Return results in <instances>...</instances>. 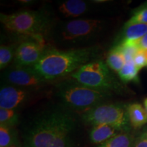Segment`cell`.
<instances>
[{"instance_id":"obj_1","label":"cell","mask_w":147,"mask_h":147,"mask_svg":"<svg viewBox=\"0 0 147 147\" xmlns=\"http://www.w3.org/2000/svg\"><path fill=\"white\" fill-rule=\"evenodd\" d=\"M23 129L24 147H73L78 119L72 110L57 102L43 106Z\"/></svg>"},{"instance_id":"obj_2","label":"cell","mask_w":147,"mask_h":147,"mask_svg":"<svg viewBox=\"0 0 147 147\" xmlns=\"http://www.w3.org/2000/svg\"><path fill=\"white\" fill-rule=\"evenodd\" d=\"M100 53L97 47L63 50L47 47L34 69L46 80L52 82L72 74L82 66L97 60Z\"/></svg>"},{"instance_id":"obj_3","label":"cell","mask_w":147,"mask_h":147,"mask_svg":"<svg viewBox=\"0 0 147 147\" xmlns=\"http://www.w3.org/2000/svg\"><path fill=\"white\" fill-rule=\"evenodd\" d=\"M107 21L97 18H76L53 22L47 37L51 42L65 50L85 48L103 36Z\"/></svg>"},{"instance_id":"obj_4","label":"cell","mask_w":147,"mask_h":147,"mask_svg":"<svg viewBox=\"0 0 147 147\" xmlns=\"http://www.w3.org/2000/svg\"><path fill=\"white\" fill-rule=\"evenodd\" d=\"M53 95L57 99L58 103L68 109L84 113L106 104L111 93L87 87L71 78L55 84Z\"/></svg>"},{"instance_id":"obj_5","label":"cell","mask_w":147,"mask_h":147,"mask_svg":"<svg viewBox=\"0 0 147 147\" xmlns=\"http://www.w3.org/2000/svg\"><path fill=\"white\" fill-rule=\"evenodd\" d=\"M0 21L9 32L25 37L47 36L53 23L50 14L44 10H23L0 14Z\"/></svg>"},{"instance_id":"obj_6","label":"cell","mask_w":147,"mask_h":147,"mask_svg":"<svg viewBox=\"0 0 147 147\" xmlns=\"http://www.w3.org/2000/svg\"><path fill=\"white\" fill-rule=\"evenodd\" d=\"M71 78L87 87L110 91L117 87V81L110 72L107 63L97 59L82 66L71 74Z\"/></svg>"},{"instance_id":"obj_7","label":"cell","mask_w":147,"mask_h":147,"mask_svg":"<svg viewBox=\"0 0 147 147\" xmlns=\"http://www.w3.org/2000/svg\"><path fill=\"white\" fill-rule=\"evenodd\" d=\"M82 119L93 126L106 124L119 130H125L129 121L127 111L121 106L115 104H104L84 112Z\"/></svg>"},{"instance_id":"obj_8","label":"cell","mask_w":147,"mask_h":147,"mask_svg":"<svg viewBox=\"0 0 147 147\" xmlns=\"http://www.w3.org/2000/svg\"><path fill=\"white\" fill-rule=\"evenodd\" d=\"M1 78L3 83L38 89H42L52 82L43 78L33 67L18 66L14 64L4 69Z\"/></svg>"},{"instance_id":"obj_9","label":"cell","mask_w":147,"mask_h":147,"mask_svg":"<svg viewBox=\"0 0 147 147\" xmlns=\"http://www.w3.org/2000/svg\"><path fill=\"white\" fill-rule=\"evenodd\" d=\"M42 89L21 87L1 83L0 89V108L17 110L27 105L39 96Z\"/></svg>"},{"instance_id":"obj_10","label":"cell","mask_w":147,"mask_h":147,"mask_svg":"<svg viewBox=\"0 0 147 147\" xmlns=\"http://www.w3.org/2000/svg\"><path fill=\"white\" fill-rule=\"evenodd\" d=\"M47 47L44 37H26L18 45L13 64L33 67L39 61Z\"/></svg>"},{"instance_id":"obj_11","label":"cell","mask_w":147,"mask_h":147,"mask_svg":"<svg viewBox=\"0 0 147 147\" xmlns=\"http://www.w3.org/2000/svg\"><path fill=\"white\" fill-rule=\"evenodd\" d=\"M93 8V3L83 0H67L57 3L58 12L64 18H74L89 13Z\"/></svg>"},{"instance_id":"obj_12","label":"cell","mask_w":147,"mask_h":147,"mask_svg":"<svg viewBox=\"0 0 147 147\" xmlns=\"http://www.w3.org/2000/svg\"><path fill=\"white\" fill-rule=\"evenodd\" d=\"M119 130L106 124H99L93 126L90 132V140L95 144H101L115 136Z\"/></svg>"},{"instance_id":"obj_13","label":"cell","mask_w":147,"mask_h":147,"mask_svg":"<svg viewBox=\"0 0 147 147\" xmlns=\"http://www.w3.org/2000/svg\"><path fill=\"white\" fill-rule=\"evenodd\" d=\"M129 122L134 128H138L147 123V112L139 104H133L127 107Z\"/></svg>"},{"instance_id":"obj_14","label":"cell","mask_w":147,"mask_h":147,"mask_svg":"<svg viewBox=\"0 0 147 147\" xmlns=\"http://www.w3.org/2000/svg\"><path fill=\"white\" fill-rule=\"evenodd\" d=\"M147 34V23L134 24L124 27L122 41L120 44L125 42L135 41L141 38Z\"/></svg>"},{"instance_id":"obj_15","label":"cell","mask_w":147,"mask_h":147,"mask_svg":"<svg viewBox=\"0 0 147 147\" xmlns=\"http://www.w3.org/2000/svg\"><path fill=\"white\" fill-rule=\"evenodd\" d=\"M126 63L125 59L118 45L114 47L108 53L106 63L113 70L119 72Z\"/></svg>"},{"instance_id":"obj_16","label":"cell","mask_w":147,"mask_h":147,"mask_svg":"<svg viewBox=\"0 0 147 147\" xmlns=\"http://www.w3.org/2000/svg\"><path fill=\"white\" fill-rule=\"evenodd\" d=\"M134 142V140L131 135L127 133H121L118 134L97 147H132Z\"/></svg>"},{"instance_id":"obj_17","label":"cell","mask_w":147,"mask_h":147,"mask_svg":"<svg viewBox=\"0 0 147 147\" xmlns=\"http://www.w3.org/2000/svg\"><path fill=\"white\" fill-rule=\"evenodd\" d=\"M17 141L13 127L0 125V147H16Z\"/></svg>"},{"instance_id":"obj_18","label":"cell","mask_w":147,"mask_h":147,"mask_svg":"<svg viewBox=\"0 0 147 147\" xmlns=\"http://www.w3.org/2000/svg\"><path fill=\"white\" fill-rule=\"evenodd\" d=\"M18 45H3L0 47V68L5 69L14 59Z\"/></svg>"},{"instance_id":"obj_19","label":"cell","mask_w":147,"mask_h":147,"mask_svg":"<svg viewBox=\"0 0 147 147\" xmlns=\"http://www.w3.org/2000/svg\"><path fill=\"white\" fill-rule=\"evenodd\" d=\"M139 69L134 63V61H127L122 69L119 71V76L125 82L134 81L138 79Z\"/></svg>"},{"instance_id":"obj_20","label":"cell","mask_w":147,"mask_h":147,"mask_svg":"<svg viewBox=\"0 0 147 147\" xmlns=\"http://www.w3.org/2000/svg\"><path fill=\"white\" fill-rule=\"evenodd\" d=\"M18 110L0 108V125L13 127L18 123Z\"/></svg>"},{"instance_id":"obj_21","label":"cell","mask_w":147,"mask_h":147,"mask_svg":"<svg viewBox=\"0 0 147 147\" xmlns=\"http://www.w3.org/2000/svg\"><path fill=\"white\" fill-rule=\"evenodd\" d=\"M123 54L126 62L134 59V57L140 51L138 48L130 42L119 44L118 45Z\"/></svg>"},{"instance_id":"obj_22","label":"cell","mask_w":147,"mask_h":147,"mask_svg":"<svg viewBox=\"0 0 147 147\" xmlns=\"http://www.w3.org/2000/svg\"><path fill=\"white\" fill-rule=\"evenodd\" d=\"M142 23H147V5L144 6V8L139 9L134 14L133 16L127 22L125 26Z\"/></svg>"},{"instance_id":"obj_23","label":"cell","mask_w":147,"mask_h":147,"mask_svg":"<svg viewBox=\"0 0 147 147\" xmlns=\"http://www.w3.org/2000/svg\"><path fill=\"white\" fill-rule=\"evenodd\" d=\"M134 62L138 69H140L147 65V51H139L134 58Z\"/></svg>"},{"instance_id":"obj_24","label":"cell","mask_w":147,"mask_h":147,"mask_svg":"<svg viewBox=\"0 0 147 147\" xmlns=\"http://www.w3.org/2000/svg\"><path fill=\"white\" fill-rule=\"evenodd\" d=\"M128 42L133 44L140 51H147V34L138 40Z\"/></svg>"},{"instance_id":"obj_25","label":"cell","mask_w":147,"mask_h":147,"mask_svg":"<svg viewBox=\"0 0 147 147\" xmlns=\"http://www.w3.org/2000/svg\"><path fill=\"white\" fill-rule=\"evenodd\" d=\"M132 147H147V134H142L134 141Z\"/></svg>"},{"instance_id":"obj_26","label":"cell","mask_w":147,"mask_h":147,"mask_svg":"<svg viewBox=\"0 0 147 147\" xmlns=\"http://www.w3.org/2000/svg\"><path fill=\"white\" fill-rule=\"evenodd\" d=\"M144 108H145V109H146V112H147V98H146L144 100Z\"/></svg>"},{"instance_id":"obj_27","label":"cell","mask_w":147,"mask_h":147,"mask_svg":"<svg viewBox=\"0 0 147 147\" xmlns=\"http://www.w3.org/2000/svg\"><path fill=\"white\" fill-rule=\"evenodd\" d=\"M146 66H147V65H146Z\"/></svg>"}]
</instances>
